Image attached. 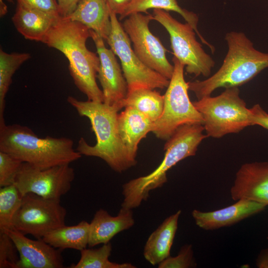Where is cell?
I'll return each instance as SVG.
<instances>
[{"instance_id":"cell-1","label":"cell","mask_w":268,"mask_h":268,"mask_svg":"<svg viewBox=\"0 0 268 268\" xmlns=\"http://www.w3.org/2000/svg\"><path fill=\"white\" fill-rule=\"evenodd\" d=\"M89 30L78 22L60 17L55 21L43 43L60 51L67 59L73 82L88 100L103 102V92L96 80L99 58L98 54L89 50L86 44L90 37Z\"/></svg>"},{"instance_id":"cell-2","label":"cell","mask_w":268,"mask_h":268,"mask_svg":"<svg viewBox=\"0 0 268 268\" xmlns=\"http://www.w3.org/2000/svg\"><path fill=\"white\" fill-rule=\"evenodd\" d=\"M67 101L81 116L87 117L96 137V143L89 145L81 137L76 150L81 155L99 157L114 171L121 173L137 162L131 157L119 132L116 107L90 100L81 101L69 96Z\"/></svg>"},{"instance_id":"cell-3","label":"cell","mask_w":268,"mask_h":268,"mask_svg":"<svg viewBox=\"0 0 268 268\" xmlns=\"http://www.w3.org/2000/svg\"><path fill=\"white\" fill-rule=\"evenodd\" d=\"M225 39L228 51L217 71L204 80L187 82L189 90L198 99L210 96L219 88L239 87L268 68V53L256 49L243 32H228Z\"/></svg>"},{"instance_id":"cell-4","label":"cell","mask_w":268,"mask_h":268,"mask_svg":"<svg viewBox=\"0 0 268 268\" xmlns=\"http://www.w3.org/2000/svg\"><path fill=\"white\" fill-rule=\"evenodd\" d=\"M68 137L38 136L31 129L19 124L0 125V151L40 169L70 163L81 154Z\"/></svg>"},{"instance_id":"cell-5","label":"cell","mask_w":268,"mask_h":268,"mask_svg":"<svg viewBox=\"0 0 268 268\" xmlns=\"http://www.w3.org/2000/svg\"><path fill=\"white\" fill-rule=\"evenodd\" d=\"M201 124L183 125L178 128L164 145V158L152 172L132 179L123 185L124 200L121 207L133 209L149 197L150 191L167 182V172L184 159L194 156L201 142L208 137Z\"/></svg>"},{"instance_id":"cell-6","label":"cell","mask_w":268,"mask_h":268,"mask_svg":"<svg viewBox=\"0 0 268 268\" xmlns=\"http://www.w3.org/2000/svg\"><path fill=\"white\" fill-rule=\"evenodd\" d=\"M203 119L207 136L219 138L252 126V115L240 96L239 87L225 88L219 95L193 102Z\"/></svg>"},{"instance_id":"cell-7","label":"cell","mask_w":268,"mask_h":268,"mask_svg":"<svg viewBox=\"0 0 268 268\" xmlns=\"http://www.w3.org/2000/svg\"><path fill=\"white\" fill-rule=\"evenodd\" d=\"M174 71L164 95V106L160 118L153 122L151 132L160 139L167 140L180 127L201 124L203 119L188 95L184 78L185 66L173 57Z\"/></svg>"},{"instance_id":"cell-8","label":"cell","mask_w":268,"mask_h":268,"mask_svg":"<svg viewBox=\"0 0 268 268\" xmlns=\"http://www.w3.org/2000/svg\"><path fill=\"white\" fill-rule=\"evenodd\" d=\"M152 16L168 32L174 57L185 66L187 73L209 77L215 62L197 40L193 28L177 20L167 11L154 9Z\"/></svg>"},{"instance_id":"cell-9","label":"cell","mask_w":268,"mask_h":268,"mask_svg":"<svg viewBox=\"0 0 268 268\" xmlns=\"http://www.w3.org/2000/svg\"><path fill=\"white\" fill-rule=\"evenodd\" d=\"M110 12L111 28L106 41L121 62L128 92L140 88L167 87L170 80L147 67L139 59L117 14L110 10Z\"/></svg>"},{"instance_id":"cell-10","label":"cell","mask_w":268,"mask_h":268,"mask_svg":"<svg viewBox=\"0 0 268 268\" xmlns=\"http://www.w3.org/2000/svg\"><path fill=\"white\" fill-rule=\"evenodd\" d=\"M66 208L60 200L46 199L32 193L22 197L13 222V228L42 239L51 231L66 225Z\"/></svg>"},{"instance_id":"cell-11","label":"cell","mask_w":268,"mask_h":268,"mask_svg":"<svg viewBox=\"0 0 268 268\" xmlns=\"http://www.w3.org/2000/svg\"><path fill=\"white\" fill-rule=\"evenodd\" d=\"M152 20L151 14L135 12L127 17L122 26L139 59L147 67L170 80L174 65L168 60L167 50L163 45L149 28Z\"/></svg>"},{"instance_id":"cell-12","label":"cell","mask_w":268,"mask_h":268,"mask_svg":"<svg viewBox=\"0 0 268 268\" xmlns=\"http://www.w3.org/2000/svg\"><path fill=\"white\" fill-rule=\"evenodd\" d=\"M75 177L69 164L40 169L23 162L14 185L23 196L32 193L46 199L60 200L70 189Z\"/></svg>"},{"instance_id":"cell-13","label":"cell","mask_w":268,"mask_h":268,"mask_svg":"<svg viewBox=\"0 0 268 268\" xmlns=\"http://www.w3.org/2000/svg\"><path fill=\"white\" fill-rule=\"evenodd\" d=\"M89 31L100 60L97 77L102 88L103 102L121 110L128 92L122 69L113 51L105 46L103 38L94 31Z\"/></svg>"},{"instance_id":"cell-14","label":"cell","mask_w":268,"mask_h":268,"mask_svg":"<svg viewBox=\"0 0 268 268\" xmlns=\"http://www.w3.org/2000/svg\"><path fill=\"white\" fill-rule=\"evenodd\" d=\"M7 233L14 242L19 256L17 268H62L64 260L60 251L42 239H30L16 229Z\"/></svg>"},{"instance_id":"cell-15","label":"cell","mask_w":268,"mask_h":268,"mask_svg":"<svg viewBox=\"0 0 268 268\" xmlns=\"http://www.w3.org/2000/svg\"><path fill=\"white\" fill-rule=\"evenodd\" d=\"M230 194L234 201L245 199L268 205V162L243 164L236 174Z\"/></svg>"},{"instance_id":"cell-16","label":"cell","mask_w":268,"mask_h":268,"mask_svg":"<svg viewBox=\"0 0 268 268\" xmlns=\"http://www.w3.org/2000/svg\"><path fill=\"white\" fill-rule=\"evenodd\" d=\"M237 201L231 205L212 211L194 209L192 215L198 227L205 230H212L235 224L262 211L268 206L245 199Z\"/></svg>"},{"instance_id":"cell-17","label":"cell","mask_w":268,"mask_h":268,"mask_svg":"<svg viewBox=\"0 0 268 268\" xmlns=\"http://www.w3.org/2000/svg\"><path fill=\"white\" fill-rule=\"evenodd\" d=\"M134 224L132 209L121 207L118 215L112 216L101 208L89 223L90 247L107 244L118 233L129 229Z\"/></svg>"},{"instance_id":"cell-18","label":"cell","mask_w":268,"mask_h":268,"mask_svg":"<svg viewBox=\"0 0 268 268\" xmlns=\"http://www.w3.org/2000/svg\"><path fill=\"white\" fill-rule=\"evenodd\" d=\"M58 18L17 2L11 19L17 31L26 39L43 42Z\"/></svg>"},{"instance_id":"cell-19","label":"cell","mask_w":268,"mask_h":268,"mask_svg":"<svg viewBox=\"0 0 268 268\" xmlns=\"http://www.w3.org/2000/svg\"><path fill=\"white\" fill-rule=\"evenodd\" d=\"M118 124L124 145L132 159L136 161L138 144L152 131L153 122L134 109L127 107L118 114Z\"/></svg>"},{"instance_id":"cell-20","label":"cell","mask_w":268,"mask_h":268,"mask_svg":"<svg viewBox=\"0 0 268 268\" xmlns=\"http://www.w3.org/2000/svg\"><path fill=\"white\" fill-rule=\"evenodd\" d=\"M181 212L179 210L168 217L149 236L144 247L143 256L151 265H158L170 256Z\"/></svg>"},{"instance_id":"cell-21","label":"cell","mask_w":268,"mask_h":268,"mask_svg":"<svg viewBox=\"0 0 268 268\" xmlns=\"http://www.w3.org/2000/svg\"><path fill=\"white\" fill-rule=\"evenodd\" d=\"M78 22L107 40L111 31L110 9L106 0H81L67 17Z\"/></svg>"},{"instance_id":"cell-22","label":"cell","mask_w":268,"mask_h":268,"mask_svg":"<svg viewBox=\"0 0 268 268\" xmlns=\"http://www.w3.org/2000/svg\"><path fill=\"white\" fill-rule=\"evenodd\" d=\"M151 8L172 11L179 13L186 22L193 28L201 42L207 46L212 53L214 52V46L203 38L198 29V15L181 7L177 0H132L123 13L120 15L119 19L122 20L135 12L148 13L147 10Z\"/></svg>"},{"instance_id":"cell-23","label":"cell","mask_w":268,"mask_h":268,"mask_svg":"<svg viewBox=\"0 0 268 268\" xmlns=\"http://www.w3.org/2000/svg\"><path fill=\"white\" fill-rule=\"evenodd\" d=\"M89 237V223L82 221L75 225H65L54 229L42 239L60 250L72 249L80 251L86 248Z\"/></svg>"},{"instance_id":"cell-24","label":"cell","mask_w":268,"mask_h":268,"mask_svg":"<svg viewBox=\"0 0 268 268\" xmlns=\"http://www.w3.org/2000/svg\"><path fill=\"white\" fill-rule=\"evenodd\" d=\"M164 100V95L154 89L140 88L128 92L122 106L134 109L154 122L162 114Z\"/></svg>"},{"instance_id":"cell-25","label":"cell","mask_w":268,"mask_h":268,"mask_svg":"<svg viewBox=\"0 0 268 268\" xmlns=\"http://www.w3.org/2000/svg\"><path fill=\"white\" fill-rule=\"evenodd\" d=\"M31 58L27 53H7L0 50V124L4 123L5 98L15 71Z\"/></svg>"},{"instance_id":"cell-26","label":"cell","mask_w":268,"mask_h":268,"mask_svg":"<svg viewBox=\"0 0 268 268\" xmlns=\"http://www.w3.org/2000/svg\"><path fill=\"white\" fill-rule=\"evenodd\" d=\"M112 245L109 242L97 249H84L80 251V260L70 268H135L131 263L118 264L111 262L109 257L112 251Z\"/></svg>"},{"instance_id":"cell-27","label":"cell","mask_w":268,"mask_h":268,"mask_svg":"<svg viewBox=\"0 0 268 268\" xmlns=\"http://www.w3.org/2000/svg\"><path fill=\"white\" fill-rule=\"evenodd\" d=\"M23 196L14 185L0 189V233L13 228L14 217L22 203Z\"/></svg>"},{"instance_id":"cell-28","label":"cell","mask_w":268,"mask_h":268,"mask_svg":"<svg viewBox=\"0 0 268 268\" xmlns=\"http://www.w3.org/2000/svg\"><path fill=\"white\" fill-rule=\"evenodd\" d=\"M23 162L13 155L0 151V187L13 185Z\"/></svg>"},{"instance_id":"cell-29","label":"cell","mask_w":268,"mask_h":268,"mask_svg":"<svg viewBox=\"0 0 268 268\" xmlns=\"http://www.w3.org/2000/svg\"><path fill=\"white\" fill-rule=\"evenodd\" d=\"M18 250L7 233H0V268H17Z\"/></svg>"},{"instance_id":"cell-30","label":"cell","mask_w":268,"mask_h":268,"mask_svg":"<svg viewBox=\"0 0 268 268\" xmlns=\"http://www.w3.org/2000/svg\"><path fill=\"white\" fill-rule=\"evenodd\" d=\"M197 266L191 245L182 246L175 257L169 256L158 265V268H189Z\"/></svg>"},{"instance_id":"cell-31","label":"cell","mask_w":268,"mask_h":268,"mask_svg":"<svg viewBox=\"0 0 268 268\" xmlns=\"http://www.w3.org/2000/svg\"><path fill=\"white\" fill-rule=\"evenodd\" d=\"M28 7L52 15L56 18L61 17L57 0H16Z\"/></svg>"},{"instance_id":"cell-32","label":"cell","mask_w":268,"mask_h":268,"mask_svg":"<svg viewBox=\"0 0 268 268\" xmlns=\"http://www.w3.org/2000/svg\"><path fill=\"white\" fill-rule=\"evenodd\" d=\"M252 115V125H258L268 130V113L258 104L250 108Z\"/></svg>"},{"instance_id":"cell-33","label":"cell","mask_w":268,"mask_h":268,"mask_svg":"<svg viewBox=\"0 0 268 268\" xmlns=\"http://www.w3.org/2000/svg\"><path fill=\"white\" fill-rule=\"evenodd\" d=\"M59 12L62 17L69 16L76 7L81 0H57Z\"/></svg>"},{"instance_id":"cell-34","label":"cell","mask_w":268,"mask_h":268,"mask_svg":"<svg viewBox=\"0 0 268 268\" xmlns=\"http://www.w3.org/2000/svg\"><path fill=\"white\" fill-rule=\"evenodd\" d=\"M132 0H106L109 9L117 15H121Z\"/></svg>"},{"instance_id":"cell-35","label":"cell","mask_w":268,"mask_h":268,"mask_svg":"<svg viewBox=\"0 0 268 268\" xmlns=\"http://www.w3.org/2000/svg\"><path fill=\"white\" fill-rule=\"evenodd\" d=\"M256 264L259 268H268V247L261 251Z\"/></svg>"},{"instance_id":"cell-36","label":"cell","mask_w":268,"mask_h":268,"mask_svg":"<svg viewBox=\"0 0 268 268\" xmlns=\"http://www.w3.org/2000/svg\"><path fill=\"white\" fill-rule=\"evenodd\" d=\"M7 12V7L2 0H0V15L2 17L5 15Z\"/></svg>"},{"instance_id":"cell-37","label":"cell","mask_w":268,"mask_h":268,"mask_svg":"<svg viewBox=\"0 0 268 268\" xmlns=\"http://www.w3.org/2000/svg\"><path fill=\"white\" fill-rule=\"evenodd\" d=\"M8 2L12 3L13 1V0H6Z\"/></svg>"}]
</instances>
